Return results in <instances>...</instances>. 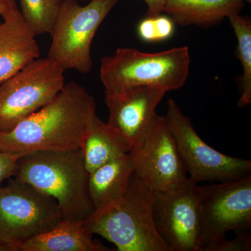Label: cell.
<instances>
[{
  "mask_svg": "<svg viewBox=\"0 0 251 251\" xmlns=\"http://www.w3.org/2000/svg\"><path fill=\"white\" fill-rule=\"evenodd\" d=\"M244 7L243 0H166L163 13L175 24L209 28L240 14Z\"/></svg>",
  "mask_w": 251,
  "mask_h": 251,
  "instance_id": "obj_14",
  "label": "cell"
},
{
  "mask_svg": "<svg viewBox=\"0 0 251 251\" xmlns=\"http://www.w3.org/2000/svg\"><path fill=\"white\" fill-rule=\"evenodd\" d=\"M228 19L237 38L236 52L242 67L237 106L244 108L251 103V20L240 14L232 15Z\"/></svg>",
  "mask_w": 251,
  "mask_h": 251,
  "instance_id": "obj_18",
  "label": "cell"
},
{
  "mask_svg": "<svg viewBox=\"0 0 251 251\" xmlns=\"http://www.w3.org/2000/svg\"><path fill=\"white\" fill-rule=\"evenodd\" d=\"M135 175L153 193L187 180V171L165 117L156 116L130 149Z\"/></svg>",
  "mask_w": 251,
  "mask_h": 251,
  "instance_id": "obj_10",
  "label": "cell"
},
{
  "mask_svg": "<svg viewBox=\"0 0 251 251\" xmlns=\"http://www.w3.org/2000/svg\"><path fill=\"white\" fill-rule=\"evenodd\" d=\"M201 235L200 251L226 237L251 232V174L220 184L200 186Z\"/></svg>",
  "mask_w": 251,
  "mask_h": 251,
  "instance_id": "obj_9",
  "label": "cell"
},
{
  "mask_svg": "<svg viewBox=\"0 0 251 251\" xmlns=\"http://www.w3.org/2000/svg\"><path fill=\"white\" fill-rule=\"evenodd\" d=\"M191 64L188 46L158 52L120 48L100 61V79L105 95L138 87H156L166 92L179 90L188 80Z\"/></svg>",
  "mask_w": 251,
  "mask_h": 251,
  "instance_id": "obj_4",
  "label": "cell"
},
{
  "mask_svg": "<svg viewBox=\"0 0 251 251\" xmlns=\"http://www.w3.org/2000/svg\"><path fill=\"white\" fill-rule=\"evenodd\" d=\"M243 1H246V2H248V3H251V0H243Z\"/></svg>",
  "mask_w": 251,
  "mask_h": 251,
  "instance_id": "obj_26",
  "label": "cell"
},
{
  "mask_svg": "<svg viewBox=\"0 0 251 251\" xmlns=\"http://www.w3.org/2000/svg\"><path fill=\"white\" fill-rule=\"evenodd\" d=\"M83 221L63 219L55 227L24 243L18 251H109L97 243Z\"/></svg>",
  "mask_w": 251,
  "mask_h": 251,
  "instance_id": "obj_16",
  "label": "cell"
},
{
  "mask_svg": "<svg viewBox=\"0 0 251 251\" xmlns=\"http://www.w3.org/2000/svg\"><path fill=\"white\" fill-rule=\"evenodd\" d=\"M119 0H90L82 6L63 0L56 18L47 58L64 72L89 74L93 67L92 44L100 25Z\"/></svg>",
  "mask_w": 251,
  "mask_h": 251,
  "instance_id": "obj_5",
  "label": "cell"
},
{
  "mask_svg": "<svg viewBox=\"0 0 251 251\" xmlns=\"http://www.w3.org/2000/svg\"><path fill=\"white\" fill-rule=\"evenodd\" d=\"M16 4V0H0V16H2Z\"/></svg>",
  "mask_w": 251,
  "mask_h": 251,
  "instance_id": "obj_24",
  "label": "cell"
},
{
  "mask_svg": "<svg viewBox=\"0 0 251 251\" xmlns=\"http://www.w3.org/2000/svg\"><path fill=\"white\" fill-rule=\"evenodd\" d=\"M0 21V82L40 57L36 35L23 18L17 4Z\"/></svg>",
  "mask_w": 251,
  "mask_h": 251,
  "instance_id": "obj_13",
  "label": "cell"
},
{
  "mask_svg": "<svg viewBox=\"0 0 251 251\" xmlns=\"http://www.w3.org/2000/svg\"><path fill=\"white\" fill-rule=\"evenodd\" d=\"M82 156L89 173L102 165L125 156L130 146L121 133L94 115L82 137Z\"/></svg>",
  "mask_w": 251,
  "mask_h": 251,
  "instance_id": "obj_15",
  "label": "cell"
},
{
  "mask_svg": "<svg viewBox=\"0 0 251 251\" xmlns=\"http://www.w3.org/2000/svg\"><path fill=\"white\" fill-rule=\"evenodd\" d=\"M14 176L53 198L63 219L84 221L94 211L81 149L23 155Z\"/></svg>",
  "mask_w": 251,
  "mask_h": 251,
  "instance_id": "obj_2",
  "label": "cell"
},
{
  "mask_svg": "<svg viewBox=\"0 0 251 251\" xmlns=\"http://www.w3.org/2000/svg\"><path fill=\"white\" fill-rule=\"evenodd\" d=\"M96 112L92 95L71 81L50 101L11 131L0 132V150L23 155L81 148L82 137Z\"/></svg>",
  "mask_w": 251,
  "mask_h": 251,
  "instance_id": "obj_1",
  "label": "cell"
},
{
  "mask_svg": "<svg viewBox=\"0 0 251 251\" xmlns=\"http://www.w3.org/2000/svg\"><path fill=\"white\" fill-rule=\"evenodd\" d=\"M63 0H20L21 13L36 36L50 35Z\"/></svg>",
  "mask_w": 251,
  "mask_h": 251,
  "instance_id": "obj_19",
  "label": "cell"
},
{
  "mask_svg": "<svg viewBox=\"0 0 251 251\" xmlns=\"http://www.w3.org/2000/svg\"><path fill=\"white\" fill-rule=\"evenodd\" d=\"M175 23L168 15L146 16L138 24L137 32L142 41L148 43L168 40L174 34Z\"/></svg>",
  "mask_w": 251,
  "mask_h": 251,
  "instance_id": "obj_20",
  "label": "cell"
},
{
  "mask_svg": "<svg viewBox=\"0 0 251 251\" xmlns=\"http://www.w3.org/2000/svg\"><path fill=\"white\" fill-rule=\"evenodd\" d=\"M134 171L128 153L89 173V192L94 210L121 197L128 188Z\"/></svg>",
  "mask_w": 251,
  "mask_h": 251,
  "instance_id": "obj_17",
  "label": "cell"
},
{
  "mask_svg": "<svg viewBox=\"0 0 251 251\" xmlns=\"http://www.w3.org/2000/svg\"><path fill=\"white\" fill-rule=\"evenodd\" d=\"M21 156L0 150V186L6 179L14 176L18 158Z\"/></svg>",
  "mask_w": 251,
  "mask_h": 251,
  "instance_id": "obj_22",
  "label": "cell"
},
{
  "mask_svg": "<svg viewBox=\"0 0 251 251\" xmlns=\"http://www.w3.org/2000/svg\"><path fill=\"white\" fill-rule=\"evenodd\" d=\"M166 121L189 174L196 182H226L251 173L250 160L219 152L198 135L189 117L173 99L168 101Z\"/></svg>",
  "mask_w": 251,
  "mask_h": 251,
  "instance_id": "obj_8",
  "label": "cell"
},
{
  "mask_svg": "<svg viewBox=\"0 0 251 251\" xmlns=\"http://www.w3.org/2000/svg\"><path fill=\"white\" fill-rule=\"evenodd\" d=\"M167 92L156 87L138 86L113 95H105L107 123L123 135L130 148L143 135Z\"/></svg>",
  "mask_w": 251,
  "mask_h": 251,
  "instance_id": "obj_12",
  "label": "cell"
},
{
  "mask_svg": "<svg viewBox=\"0 0 251 251\" xmlns=\"http://www.w3.org/2000/svg\"><path fill=\"white\" fill-rule=\"evenodd\" d=\"M75 1H90V0H75Z\"/></svg>",
  "mask_w": 251,
  "mask_h": 251,
  "instance_id": "obj_25",
  "label": "cell"
},
{
  "mask_svg": "<svg viewBox=\"0 0 251 251\" xmlns=\"http://www.w3.org/2000/svg\"><path fill=\"white\" fill-rule=\"evenodd\" d=\"M153 202V193L134 173L121 197L94 210L84 226L120 251H169L155 226Z\"/></svg>",
  "mask_w": 251,
  "mask_h": 251,
  "instance_id": "obj_3",
  "label": "cell"
},
{
  "mask_svg": "<svg viewBox=\"0 0 251 251\" xmlns=\"http://www.w3.org/2000/svg\"><path fill=\"white\" fill-rule=\"evenodd\" d=\"M201 206L200 186L189 177L175 187L153 193L155 226L169 251H200Z\"/></svg>",
  "mask_w": 251,
  "mask_h": 251,
  "instance_id": "obj_11",
  "label": "cell"
},
{
  "mask_svg": "<svg viewBox=\"0 0 251 251\" xmlns=\"http://www.w3.org/2000/svg\"><path fill=\"white\" fill-rule=\"evenodd\" d=\"M62 220L53 198L31 185L14 178L0 186V251H18Z\"/></svg>",
  "mask_w": 251,
  "mask_h": 251,
  "instance_id": "obj_6",
  "label": "cell"
},
{
  "mask_svg": "<svg viewBox=\"0 0 251 251\" xmlns=\"http://www.w3.org/2000/svg\"><path fill=\"white\" fill-rule=\"evenodd\" d=\"M148 6L146 16H156L163 14L166 0H143Z\"/></svg>",
  "mask_w": 251,
  "mask_h": 251,
  "instance_id": "obj_23",
  "label": "cell"
},
{
  "mask_svg": "<svg viewBox=\"0 0 251 251\" xmlns=\"http://www.w3.org/2000/svg\"><path fill=\"white\" fill-rule=\"evenodd\" d=\"M251 232L237 234L232 240L226 237L211 244L204 251H249L251 250Z\"/></svg>",
  "mask_w": 251,
  "mask_h": 251,
  "instance_id": "obj_21",
  "label": "cell"
},
{
  "mask_svg": "<svg viewBox=\"0 0 251 251\" xmlns=\"http://www.w3.org/2000/svg\"><path fill=\"white\" fill-rule=\"evenodd\" d=\"M64 85V71L47 57L35 59L0 82V132L14 129L50 101Z\"/></svg>",
  "mask_w": 251,
  "mask_h": 251,
  "instance_id": "obj_7",
  "label": "cell"
}]
</instances>
